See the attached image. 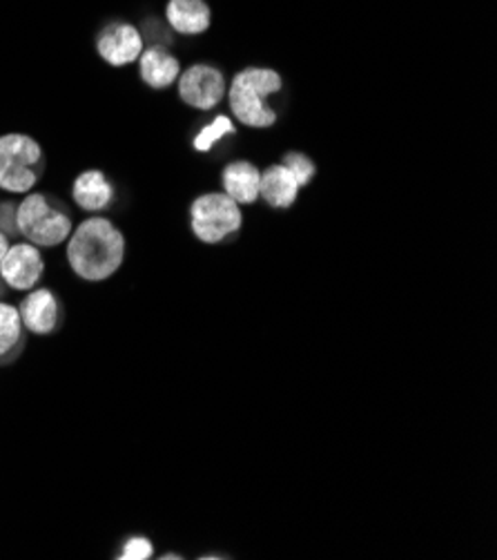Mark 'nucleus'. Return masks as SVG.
Returning <instances> with one entry per match:
<instances>
[{
    "instance_id": "1",
    "label": "nucleus",
    "mask_w": 497,
    "mask_h": 560,
    "mask_svg": "<svg viewBox=\"0 0 497 560\" xmlns=\"http://www.w3.org/2000/svg\"><path fill=\"white\" fill-rule=\"evenodd\" d=\"M68 264L70 270L83 282L98 284L115 277L128 253L126 235L113 219L87 217L68 237Z\"/></svg>"
},
{
    "instance_id": "2",
    "label": "nucleus",
    "mask_w": 497,
    "mask_h": 560,
    "mask_svg": "<svg viewBox=\"0 0 497 560\" xmlns=\"http://www.w3.org/2000/svg\"><path fill=\"white\" fill-rule=\"evenodd\" d=\"M284 88L282 74L270 68H246L235 74L228 88V103L235 119L255 130H268L277 124V112L268 103Z\"/></svg>"
},
{
    "instance_id": "3",
    "label": "nucleus",
    "mask_w": 497,
    "mask_h": 560,
    "mask_svg": "<svg viewBox=\"0 0 497 560\" xmlns=\"http://www.w3.org/2000/svg\"><path fill=\"white\" fill-rule=\"evenodd\" d=\"M16 226L25 242L38 248H57L72 235L74 221L70 212L49 195L27 192L25 199L16 203Z\"/></svg>"
},
{
    "instance_id": "4",
    "label": "nucleus",
    "mask_w": 497,
    "mask_h": 560,
    "mask_svg": "<svg viewBox=\"0 0 497 560\" xmlns=\"http://www.w3.org/2000/svg\"><path fill=\"white\" fill-rule=\"evenodd\" d=\"M45 171L43 145L23 132L0 137V190L27 195L36 188Z\"/></svg>"
},
{
    "instance_id": "5",
    "label": "nucleus",
    "mask_w": 497,
    "mask_h": 560,
    "mask_svg": "<svg viewBox=\"0 0 497 560\" xmlns=\"http://www.w3.org/2000/svg\"><path fill=\"white\" fill-rule=\"evenodd\" d=\"M244 226L241 206L226 192L199 195L190 206V229L203 244H224Z\"/></svg>"
},
{
    "instance_id": "6",
    "label": "nucleus",
    "mask_w": 497,
    "mask_h": 560,
    "mask_svg": "<svg viewBox=\"0 0 497 560\" xmlns=\"http://www.w3.org/2000/svg\"><path fill=\"white\" fill-rule=\"evenodd\" d=\"M179 98L194 109H214L224 101L228 85L226 77L218 68L208 63H197L184 70L177 79Z\"/></svg>"
},
{
    "instance_id": "7",
    "label": "nucleus",
    "mask_w": 497,
    "mask_h": 560,
    "mask_svg": "<svg viewBox=\"0 0 497 560\" xmlns=\"http://www.w3.org/2000/svg\"><path fill=\"white\" fill-rule=\"evenodd\" d=\"M45 275V257L38 246L29 242L12 244L0 261V279L12 291L27 293L40 284Z\"/></svg>"
},
{
    "instance_id": "8",
    "label": "nucleus",
    "mask_w": 497,
    "mask_h": 560,
    "mask_svg": "<svg viewBox=\"0 0 497 560\" xmlns=\"http://www.w3.org/2000/svg\"><path fill=\"white\" fill-rule=\"evenodd\" d=\"M143 49H145V45H143L141 30L128 21L107 23L96 36L98 56L113 68H123V66L137 63Z\"/></svg>"
},
{
    "instance_id": "9",
    "label": "nucleus",
    "mask_w": 497,
    "mask_h": 560,
    "mask_svg": "<svg viewBox=\"0 0 497 560\" xmlns=\"http://www.w3.org/2000/svg\"><path fill=\"white\" fill-rule=\"evenodd\" d=\"M16 308L25 330L34 335H51L54 330H59L63 322L61 300L43 287L27 291Z\"/></svg>"
},
{
    "instance_id": "10",
    "label": "nucleus",
    "mask_w": 497,
    "mask_h": 560,
    "mask_svg": "<svg viewBox=\"0 0 497 560\" xmlns=\"http://www.w3.org/2000/svg\"><path fill=\"white\" fill-rule=\"evenodd\" d=\"M139 77L150 90H168L181 74L177 56L163 45H150L139 56Z\"/></svg>"
},
{
    "instance_id": "11",
    "label": "nucleus",
    "mask_w": 497,
    "mask_h": 560,
    "mask_svg": "<svg viewBox=\"0 0 497 560\" xmlns=\"http://www.w3.org/2000/svg\"><path fill=\"white\" fill-rule=\"evenodd\" d=\"M117 190L115 184L109 182V177L103 171H83L74 182H72V199L74 203L90 212V214H100L109 206L115 203Z\"/></svg>"
},
{
    "instance_id": "12",
    "label": "nucleus",
    "mask_w": 497,
    "mask_h": 560,
    "mask_svg": "<svg viewBox=\"0 0 497 560\" xmlns=\"http://www.w3.org/2000/svg\"><path fill=\"white\" fill-rule=\"evenodd\" d=\"M299 184L293 177V173L284 163H272L261 173V184H259V199H263L270 208L286 210L295 206L299 197Z\"/></svg>"
},
{
    "instance_id": "13",
    "label": "nucleus",
    "mask_w": 497,
    "mask_h": 560,
    "mask_svg": "<svg viewBox=\"0 0 497 560\" xmlns=\"http://www.w3.org/2000/svg\"><path fill=\"white\" fill-rule=\"evenodd\" d=\"M221 184H224V192L239 206H250L259 199L261 171L252 161L237 159L224 167Z\"/></svg>"
},
{
    "instance_id": "14",
    "label": "nucleus",
    "mask_w": 497,
    "mask_h": 560,
    "mask_svg": "<svg viewBox=\"0 0 497 560\" xmlns=\"http://www.w3.org/2000/svg\"><path fill=\"white\" fill-rule=\"evenodd\" d=\"M165 19L181 36H199L212 23L205 0H170L168 8H165Z\"/></svg>"
},
{
    "instance_id": "15",
    "label": "nucleus",
    "mask_w": 497,
    "mask_h": 560,
    "mask_svg": "<svg viewBox=\"0 0 497 560\" xmlns=\"http://www.w3.org/2000/svg\"><path fill=\"white\" fill-rule=\"evenodd\" d=\"M25 326L19 308L0 300V364L12 362L25 347Z\"/></svg>"
},
{
    "instance_id": "16",
    "label": "nucleus",
    "mask_w": 497,
    "mask_h": 560,
    "mask_svg": "<svg viewBox=\"0 0 497 560\" xmlns=\"http://www.w3.org/2000/svg\"><path fill=\"white\" fill-rule=\"evenodd\" d=\"M228 135H235V124L230 121V117H216L205 128H201V132L192 141V145L197 152H210L221 139Z\"/></svg>"
},
{
    "instance_id": "17",
    "label": "nucleus",
    "mask_w": 497,
    "mask_h": 560,
    "mask_svg": "<svg viewBox=\"0 0 497 560\" xmlns=\"http://www.w3.org/2000/svg\"><path fill=\"white\" fill-rule=\"evenodd\" d=\"M282 163L293 173V177L297 179L299 188L308 186L315 179V175H317L315 161L310 156H306L304 152H288V154H284Z\"/></svg>"
},
{
    "instance_id": "18",
    "label": "nucleus",
    "mask_w": 497,
    "mask_h": 560,
    "mask_svg": "<svg viewBox=\"0 0 497 560\" xmlns=\"http://www.w3.org/2000/svg\"><path fill=\"white\" fill-rule=\"evenodd\" d=\"M152 556H154V545L147 536H130L123 542L117 558H121V560H147Z\"/></svg>"
},
{
    "instance_id": "19",
    "label": "nucleus",
    "mask_w": 497,
    "mask_h": 560,
    "mask_svg": "<svg viewBox=\"0 0 497 560\" xmlns=\"http://www.w3.org/2000/svg\"><path fill=\"white\" fill-rule=\"evenodd\" d=\"M0 231H3L10 240L14 235H19V226H16V203L12 201H3L0 203Z\"/></svg>"
},
{
    "instance_id": "20",
    "label": "nucleus",
    "mask_w": 497,
    "mask_h": 560,
    "mask_svg": "<svg viewBox=\"0 0 497 560\" xmlns=\"http://www.w3.org/2000/svg\"><path fill=\"white\" fill-rule=\"evenodd\" d=\"M10 237L3 233V231H0V261H3V257H5V253L10 250Z\"/></svg>"
}]
</instances>
